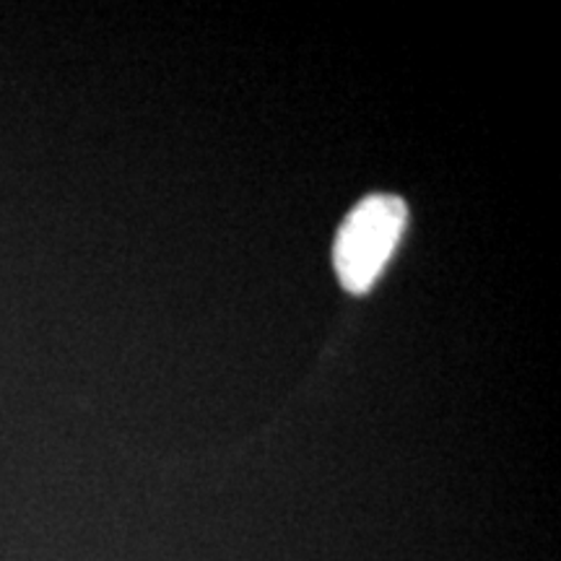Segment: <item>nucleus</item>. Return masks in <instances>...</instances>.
<instances>
[{
	"label": "nucleus",
	"instance_id": "1",
	"mask_svg": "<svg viewBox=\"0 0 561 561\" xmlns=\"http://www.w3.org/2000/svg\"><path fill=\"white\" fill-rule=\"evenodd\" d=\"M409 221V208L396 195L364 198L343 219L333 244V265L343 289L364 294L396 252Z\"/></svg>",
	"mask_w": 561,
	"mask_h": 561
}]
</instances>
